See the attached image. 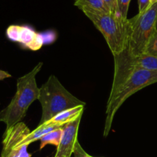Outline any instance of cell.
<instances>
[{
    "instance_id": "7a4b0ae2",
    "label": "cell",
    "mask_w": 157,
    "mask_h": 157,
    "mask_svg": "<svg viewBox=\"0 0 157 157\" xmlns=\"http://www.w3.org/2000/svg\"><path fill=\"white\" fill-rule=\"evenodd\" d=\"M38 100L42 107L38 125L49 121L64 110L86 105L85 102L78 99L64 88L55 75H51L47 82L40 87Z\"/></svg>"
},
{
    "instance_id": "ac0fdd59",
    "label": "cell",
    "mask_w": 157,
    "mask_h": 157,
    "mask_svg": "<svg viewBox=\"0 0 157 157\" xmlns=\"http://www.w3.org/2000/svg\"><path fill=\"white\" fill-rule=\"evenodd\" d=\"M12 75L7 71H2L0 69V81H2V80L6 79V78H11Z\"/></svg>"
},
{
    "instance_id": "52a82bcc",
    "label": "cell",
    "mask_w": 157,
    "mask_h": 157,
    "mask_svg": "<svg viewBox=\"0 0 157 157\" xmlns=\"http://www.w3.org/2000/svg\"><path fill=\"white\" fill-rule=\"evenodd\" d=\"M6 35L11 41L19 43L32 51L38 50L44 44L42 35L29 26L12 25L8 27Z\"/></svg>"
},
{
    "instance_id": "4fadbf2b",
    "label": "cell",
    "mask_w": 157,
    "mask_h": 157,
    "mask_svg": "<svg viewBox=\"0 0 157 157\" xmlns=\"http://www.w3.org/2000/svg\"><path fill=\"white\" fill-rule=\"evenodd\" d=\"M131 0H117L118 15L124 19H127L129 6Z\"/></svg>"
},
{
    "instance_id": "5b68a950",
    "label": "cell",
    "mask_w": 157,
    "mask_h": 157,
    "mask_svg": "<svg viewBox=\"0 0 157 157\" xmlns=\"http://www.w3.org/2000/svg\"><path fill=\"white\" fill-rule=\"evenodd\" d=\"M157 2L147 10L128 18V43L127 50L133 55L145 54L149 41L156 32Z\"/></svg>"
},
{
    "instance_id": "44dd1931",
    "label": "cell",
    "mask_w": 157,
    "mask_h": 157,
    "mask_svg": "<svg viewBox=\"0 0 157 157\" xmlns=\"http://www.w3.org/2000/svg\"><path fill=\"white\" fill-rule=\"evenodd\" d=\"M156 30H157V18H156Z\"/></svg>"
},
{
    "instance_id": "ffe728a7",
    "label": "cell",
    "mask_w": 157,
    "mask_h": 157,
    "mask_svg": "<svg viewBox=\"0 0 157 157\" xmlns=\"http://www.w3.org/2000/svg\"><path fill=\"white\" fill-rule=\"evenodd\" d=\"M86 157H94V156H90V155L87 154V156H86Z\"/></svg>"
},
{
    "instance_id": "2e32d148",
    "label": "cell",
    "mask_w": 157,
    "mask_h": 157,
    "mask_svg": "<svg viewBox=\"0 0 157 157\" xmlns=\"http://www.w3.org/2000/svg\"><path fill=\"white\" fill-rule=\"evenodd\" d=\"M104 2L107 4V6H108L110 12L118 15L117 0H104Z\"/></svg>"
},
{
    "instance_id": "e0dca14e",
    "label": "cell",
    "mask_w": 157,
    "mask_h": 157,
    "mask_svg": "<svg viewBox=\"0 0 157 157\" xmlns=\"http://www.w3.org/2000/svg\"><path fill=\"white\" fill-rule=\"evenodd\" d=\"M153 5L152 0H138L139 12H144Z\"/></svg>"
},
{
    "instance_id": "3957f363",
    "label": "cell",
    "mask_w": 157,
    "mask_h": 157,
    "mask_svg": "<svg viewBox=\"0 0 157 157\" xmlns=\"http://www.w3.org/2000/svg\"><path fill=\"white\" fill-rule=\"evenodd\" d=\"M157 82V70H136L114 90L110 91L107 104L104 136H107L117 111L126 100L141 89Z\"/></svg>"
},
{
    "instance_id": "d6986e66",
    "label": "cell",
    "mask_w": 157,
    "mask_h": 157,
    "mask_svg": "<svg viewBox=\"0 0 157 157\" xmlns=\"http://www.w3.org/2000/svg\"><path fill=\"white\" fill-rule=\"evenodd\" d=\"M157 2V0H152V3H156Z\"/></svg>"
},
{
    "instance_id": "5bb4252c",
    "label": "cell",
    "mask_w": 157,
    "mask_h": 157,
    "mask_svg": "<svg viewBox=\"0 0 157 157\" xmlns=\"http://www.w3.org/2000/svg\"><path fill=\"white\" fill-rule=\"evenodd\" d=\"M27 147L28 146H24L19 150L11 152L4 157H31V154H29L27 151Z\"/></svg>"
},
{
    "instance_id": "8fae6325",
    "label": "cell",
    "mask_w": 157,
    "mask_h": 157,
    "mask_svg": "<svg viewBox=\"0 0 157 157\" xmlns=\"http://www.w3.org/2000/svg\"><path fill=\"white\" fill-rule=\"evenodd\" d=\"M63 127L56 129V130H53V131L44 135L42 137L40 138L39 140L40 142H41L40 150H42V149L44 148L46 145H48V144L55 145L58 147L60 142H61V136H62Z\"/></svg>"
},
{
    "instance_id": "9a60e30c",
    "label": "cell",
    "mask_w": 157,
    "mask_h": 157,
    "mask_svg": "<svg viewBox=\"0 0 157 157\" xmlns=\"http://www.w3.org/2000/svg\"><path fill=\"white\" fill-rule=\"evenodd\" d=\"M74 157H86L87 153L84 150V149L81 147V144H80L79 141H77L76 144L75 145V148H74Z\"/></svg>"
},
{
    "instance_id": "8992f818",
    "label": "cell",
    "mask_w": 157,
    "mask_h": 157,
    "mask_svg": "<svg viewBox=\"0 0 157 157\" xmlns=\"http://www.w3.org/2000/svg\"><path fill=\"white\" fill-rule=\"evenodd\" d=\"M114 75L111 91L114 90L136 70H157V57L143 54L133 55L125 49L114 55Z\"/></svg>"
},
{
    "instance_id": "ba28073f",
    "label": "cell",
    "mask_w": 157,
    "mask_h": 157,
    "mask_svg": "<svg viewBox=\"0 0 157 157\" xmlns=\"http://www.w3.org/2000/svg\"><path fill=\"white\" fill-rule=\"evenodd\" d=\"M81 116L82 114L64 126L61 142L57 148L55 157H71L75 145L78 141V133Z\"/></svg>"
},
{
    "instance_id": "30bf717a",
    "label": "cell",
    "mask_w": 157,
    "mask_h": 157,
    "mask_svg": "<svg viewBox=\"0 0 157 157\" xmlns=\"http://www.w3.org/2000/svg\"><path fill=\"white\" fill-rule=\"evenodd\" d=\"M84 109V106H78V107H74L69 110H66L58 113L57 116H55L50 121L54 123H62V124H66L72 120L77 118L80 115L83 114Z\"/></svg>"
},
{
    "instance_id": "6da1fadb",
    "label": "cell",
    "mask_w": 157,
    "mask_h": 157,
    "mask_svg": "<svg viewBox=\"0 0 157 157\" xmlns=\"http://www.w3.org/2000/svg\"><path fill=\"white\" fill-rule=\"evenodd\" d=\"M42 65L43 63L39 62L29 73L17 80L15 96L10 104L0 111V122L6 124V130L21 122L31 104L38 99L39 88L37 86L36 75Z\"/></svg>"
},
{
    "instance_id": "277c9868",
    "label": "cell",
    "mask_w": 157,
    "mask_h": 157,
    "mask_svg": "<svg viewBox=\"0 0 157 157\" xmlns=\"http://www.w3.org/2000/svg\"><path fill=\"white\" fill-rule=\"evenodd\" d=\"M95 27L102 33L113 55L125 50L128 43V18L124 19L117 14L83 11Z\"/></svg>"
},
{
    "instance_id": "9c48e42d",
    "label": "cell",
    "mask_w": 157,
    "mask_h": 157,
    "mask_svg": "<svg viewBox=\"0 0 157 157\" xmlns=\"http://www.w3.org/2000/svg\"><path fill=\"white\" fill-rule=\"evenodd\" d=\"M75 6L81 11H91V12L109 13L110 12L108 6L104 0H74Z\"/></svg>"
},
{
    "instance_id": "7c38bea8",
    "label": "cell",
    "mask_w": 157,
    "mask_h": 157,
    "mask_svg": "<svg viewBox=\"0 0 157 157\" xmlns=\"http://www.w3.org/2000/svg\"><path fill=\"white\" fill-rule=\"evenodd\" d=\"M145 54L157 57V30H156L149 41Z\"/></svg>"
}]
</instances>
